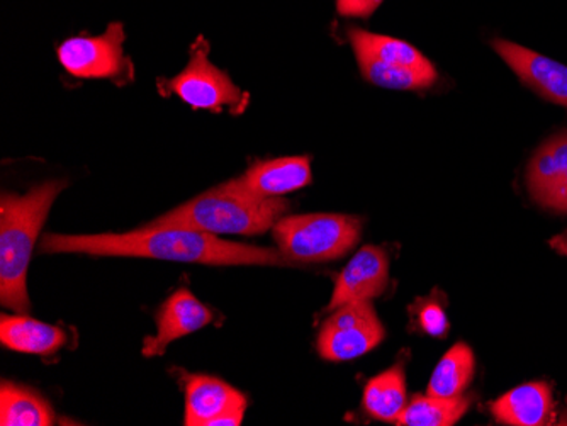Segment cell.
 <instances>
[{"label": "cell", "mask_w": 567, "mask_h": 426, "mask_svg": "<svg viewBox=\"0 0 567 426\" xmlns=\"http://www.w3.org/2000/svg\"><path fill=\"white\" fill-rule=\"evenodd\" d=\"M41 253H87L95 257H135L203 266H295L276 248L219 240L189 228H148L127 233L44 235Z\"/></svg>", "instance_id": "obj_1"}, {"label": "cell", "mask_w": 567, "mask_h": 426, "mask_svg": "<svg viewBox=\"0 0 567 426\" xmlns=\"http://www.w3.org/2000/svg\"><path fill=\"white\" fill-rule=\"evenodd\" d=\"M66 180H47L30 193L2 194L0 200V301L2 306L25 314L30 298L25 276L44 219Z\"/></svg>", "instance_id": "obj_2"}, {"label": "cell", "mask_w": 567, "mask_h": 426, "mask_svg": "<svg viewBox=\"0 0 567 426\" xmlns=\"http://www.w3.org/2000/svg\"><path fill=\"white\" fill-rule=\"evenodd\" d=\"M288 200L255 199L221 184L153 219L148 228H189L209 235H262L288 211Z\"/></svg>", "instance_id": "obj_3"}, {"label": "cell", "mask_w": 567, "mask_h": 426, "mask_svg": "<svg viewBox=\"0 0 567 426\" xmlns=\"http://www.w3.org/2000/svg\"><path fill=\"white\" fill-rule=\"evenodd\" d=\"M274 240L292 262H331L359 243L362 221L347 215H301L280 218Z\"/></svg>", "instance_id": "obj_4"}, {"label": "cell", "mask_w": 567, "mask_h": 426, "mask_svg": "<svg viewBox=\"0 0 567 426\" xmlns=\"http://www.w3.org/2000/svg\"><path fill=\"white\" fill-rule=\"evenodd\" d=\"M209 46L203 38L190 50L186 69L171 81L158 82V89L177 94L194 110L218 111L244 110L247 94L241 92L225 72L213 65L208 59ZM167 92V94H168Z\"/></svg>", "instance_id": "obj_5"}, {"label": "cell", "mask_w": 567, "mask_h": 426, "mask_svg": "<svg viewBox=\"0 0 567 426\" xmlns=\"http://www.w3.org/2000/svg\"><path fill=\"white\" fill-rule=\"evenodd\" d=\"M384 336L371 301H355L331 311L318 335V352L324 361H353L369 354Z\"/></svg>", "instance_id": "obj_6"}, {"label": "cell", "mask_w": 567, "mask_h": 426, "mask_svg": "<svg viewBox=\"0 0 567 426\" xmlns=\"http://www.w3.org/2000/svg\"><path fill=\"white\" fill-rule=\"evenodd\" d=\"M124 30L113 22L106 33L94 38H72L60 44L59 60L66 72L81 79H116L130 62L123 53Z\"/></svg>", "instance_id": "obj_7"}, {"label": "cell", "mask_w": 567, "mask_h": 426, "mask_svg": "<svg viewBox=\"0 0 567 426\" xmlns=\"http://www.w3.org/2000/svg\"><path fill=\"white\" fill-rule=\"evenodd\" d=\"M187 426H238L244 422L247 397L212 375H184Z\"/></svg>", "instance_id": "obj_8"}, {"label": "cell", "mask_w": 567, "mask_h": 426, "mask_svg": "<svg viewBox=\"0 0 567 426\" xmlns=\"http://www.w3.org/2000/svg\"><path fill=\"white\" fill-rule=\"evenodd\" d=\"M388 284H390V259L384 250L374 245L360 248L357 256L352 257L334 281L327 313H331L343 304L371 301L381 295Z\"/></svg>", "instance_id": "obj_9"}, {"label": "cell", "mask_w": 567, "mask_h": 426, "mask_svg": "<svg viewBox=\"0 0 567 426\" xmlns=\"http://www.w3.org/2000/svg\"><path fill=\"white\" fill-rule=\"evenodd\" d=\"M215 320V313L187 288L177 289L157 313V335L143 342V357L164 355L175 340L199 332Z\"/></svg>", "instance_id": "obj_10"}, {"label": "cell", "mask_w": 567, "mask_h": 426, "mask_svg": "<svg viewBox=\"0 0 567 426\" xmlns=\"http://www.w3.org/2000/svg\"><path fill=\"white\" fill-rule=\"evenodd\" d=\"M311 184V158L284 157L251 165L226 186L255 199H277Z\"/></svg>", "instance_id": "obj_11"}, {"label": "cell", "mask_w": 567, "mask_h": 426, "mask_svg": "<svg viewBox=\"0 0 567 426\" xmlns=\"http://www.w3.org/2000/svg\"><path fill=\"white\" fill-rule=\"evenodd\" d=\"M495 52L518 79L550 103L567 107V66L506 40L493 41Z\"/></svg>", "instance_id": "obj_12"}, {"label": "cell", "mask_w": 567, "mask_h": 426, "mask_svg": "<svg viewBox=\"0 0 567 426\" xmlns=\"http://www.w3.org/2000/svg\"><path fill=\"white\" fill-rule=\"evenodd\" d=\"M492 412L503 425H547L553 413V387L544 381L515 387L493 403Z\"/></svg>", "instance_id": "obj_13"}, {"label": "cell", "mask_w": 567, "mask_h": 426, "mask_svg": "<svg viewBox=\"0 0 567 426\" xmlns=\"http://www.w3.org/2000/svg\"><path fill=\"white\" fill-rule=\"evenodd\" d=\"M0 342L19 354L51 355L65 345L66 335L55 324L33 320L25 314H2Z\"/></svg>", "instance_id": "obj_14"}, {"label": "cell", "mask_w": 567, "mask_h": 426, "mask_svg": "<svg viewBox=\"0 0 567 426\" xmlns=\"http://www.w3.org/2000/svg\"><path fill=\"white\" fill-rule=\"evenodd\" d=\"M567 177V133L556 136L538 148L527 170L532 199L544 206Z\"/></svg>", "instance_id": "obj_15"}, {"label": "cell", "mask_w": 567, "mask_h": 426, "mask_svg": "<svg viewBox=\"0 0 567 426\" xmlns=\"http://www.w3.org/2000/svg\"><path fill=\"white\" fill-rule=\"evenodd\" d=\"M55 422L53 408L37 391L4 381L0 386V425L50 426Z\"/></svg>", "instance_id": "obj_16"}, {"label": "cell", "mask_w": 567, "mask_h": 426, "mask_svg": "<svg viewBox=\"0 0 567 426\" xmlns=\"http://www.w3.org/2000/svg\"><path fill=\"white\" fill-rule=\"evenodd\" d=\"M364 408L372 418L398 423L406 408V375L403 365H394L369 381L364 391Z\"/></svg>", "instance_id": "obj_17"}, {"label": "cell", "mask_w": 567, "mask_h": 426, "mask_svg": "<svg viewBox=\"0 0 567 426\" xmlns=\"http://www.w3.org/2000/svg\"><path fill=\"white\" fill-rule=\"evenodd\" d=\"M347 34H349V41L355 56H371V59L379 60V62L411 66V69L432 66V62L406 41L369 33V31L360 30V28H350Z\"/></svg>", "instance_id": "obj_18"}, {"label": "cell", "mask_w": 567, "mask_h": 426, "mask_svg": "<svg viewBox=\"0 0 567 426\" xmlns=\"http://www.w3.org/2000/svg\"><path fill=\"white\" fill-rule=\"evenodd\" d=\"M476 359L467 343H455L436 364L429 383L430 396L457 397L474 377Z\"/></svg>", "instance_id": "obj_19"}, {"label": "cell", "mask_w": 567, "mask_h": 426, "mask_svg": "<svg viewBox=\"0 0 567 426\" xmlns=\"http://www.w3.org/2000/svg\"><path fill=\"white\" fill-rule=\"evenodd\" d=\"M360 72L365 81L378 87L393 89V91H422L432 87L439 77L435 66L426 69H411V66L391 65L379 62L371 56H357Z\"/></svg>", "instance_id": "obj_20"}, {"label": "cell", "mask_w": 567, "mask_h": 426, "mask_svg": "<svg viewBox=\"0 0 567 426\" xmlns=\"http://www.w3.org/2000/svg\"><path fill=\"white\" fill-rule=\"evenodd\" d=\"M470 397L415 396L401 413L396 425L401 426H452L466 415Z\"/></svg>", "instance_id": "obj_21"}, {"label": "cell", "mask_w": 567, "mask_h": 426, "mask_svg": "<svg viewBox=\"0 0 567 426\" xmlns=\"http://www.w3.org/2000/svg\"><path fill=\"white\" fill-rule=\"evenodd\" d=\"M420 324L429 335L436 336V339L447 335V316H445L444 310L436 304H429L420 311Z\"/></svg>", "instance_id": "obj_22"}, {"label": "cell", "mask_w": 567, "mask_h": 426, "mask_svg": "<svg viewBox=\"0 0 567 426\" xmlns=\"http://www.w3.org/2000/svg\"><path fill=\"white\" fill-rule=\"evenodd\" d=\"M384 0H337V11L343 18L368 19L378 11Z\"/></svg>", "instance_id": "obj_23"}, {"label": "cell", "mask_w": 567, "mask_h": 426, "mask_svg": "<svg viewBox=\"0 0 567 426\" xmlns=\"http://www.w3.org/2000/svg\"><path fill=\"white\" fill-rule=\"evenodd\" d=\"M543 208L553 209V211L567 215V177L566 180L557 187L556 193L547 199Z\"/></svg>", "instance_id": "obj_24"}, {"label": "cell", "mask_w": 567, "mask_h": 426, "mask_svg": "<svg viewBox=\"0 0 567 426\" xmlns=\"http://www.w3.org/2000/svg\"><path fill=\"white\" fill-rule=\"evenodd\" d=\"M549 245L557 253L567 257V233H560L557 237L550 238Z\"/></svg>", "instance_id": "obj_25"}]
</instances>
